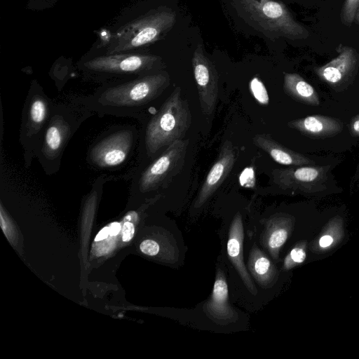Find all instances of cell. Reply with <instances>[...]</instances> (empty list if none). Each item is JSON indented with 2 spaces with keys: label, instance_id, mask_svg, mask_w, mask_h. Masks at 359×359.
Masks as SVG:
<instances>
[{
  "label": "cell",
  "instance_id": "52a82bcc",
  "mask_svg": "<svg viewBox=\"0 0 359 359\" xmlns=\"http://www.w3.org/2000/svg\"><path fill=\"white\" fill-rule=\"evenodd\" d=\"M191 62L201 111L205 116L212 118L218 100L217 71L201 43L195 49Z\"/></svg>",
  "mask_w": 359,
  "mask_h": 359
},
{
  "label": "cell",
  "instance_id": "83f0119b",
  "mask_svg": "<svg viewBox=\"0 0 359 359\" xmlns=\"http://www.w3.org/2000/svg\"><path fill=\"white\" fill-rule=\"evenodd\" d=\"M109 235V226L104 227L102 230L99 231L95 238V241H100L108 237Z\"/></svg>",
  "mask_w": 359,
  "mask_h": 359
},
{
  "label": "cell",
  "instance_id": "ffe728a7",
  "mask_svg": "<svg viewBox=\"0 0 359 359\" xmlns=\"http://www.w3.org/2000/svg\"><path fill=\"white\" fill-rule=\"evenodd\" d=\"M248 266L253 276L262 285L271 284L276 278V270L274 266L257 246H254L251 250Z\"/></svg>",
  "mask_w": 359,
  "mask_h": 359
},
{
  "label": "cell",
  "instance_id": "5b68a950",
  "mask_svg": "<svg viewBox=\"0 0 359 359\" xmlns=\"http://www.w3.org/2000/svg\"><path fill=\"white\" fill-rule=\"evenodd\" d=\"M246 19L264 34L292 40L306 39L309 31L295 20L281 2L275 0H236Z\"/></svg>",
  "mask_w": 359,
  "mask_h": 359
},
{
  "label": "cell",
  "instance_id": "7c38bea8",
  "mask_svg": "<svg viewBox=\"0 0 359 359\" xmlns=\"http://www.w3.org/2000/svg\"><path fill=\"white\" fill-rule=\"evenodd\" d=\"M71 133V126L65 117L54 114L46 129L41 152L45 158L53 159L62 152Z\"/></svg>",
  "mask_w": 359,
  "mask_h": 359
},
{
  "label": "cell",
  "instance_id": "7402d4cb",
  "mask_svg": "<svg viewBox=\"0 0 359 359\" xmlns=\"http://www.w3.org/2000/svg\"><path fill=\"white\" fill-rule=\"evenodd\" d=\"M306 241L297 243L285 257L283 269L287 271L302 264L306 258Z\"/></svg>",
  "mask_w": 359,
  "mask_h": 359
},
{
  "label": "cell",
  "instance_id": "8992f818",
  "mask_svg": "<svg viewBox=\"0 0 359 359\" xmlns=\"http://www.w3.org/2000/svg\"><path fill=\"white\" fill-rule=\"evenodd\" d=\"M189 140H177L142 172L137 185L142 192L167 187L182 170L187 156Z\"/></svg>",
  "mask_w": 359,
  "mask_h": 359
},
{
  "label": "cell",
  "instance_id": "5bb4252c",
  "mask_svg": "<svg viewBox=\"0 0 359 359\" xmlns=\"http://www.w3.org/2000/svg\"><path fill=\"white\" fill-rule=\"evenodd\" d=\"M255 146L269 154L273 161L284 165H299L309 163V161L290 149L282 146L270 135L258 134L253 137Z\"/></svg>",
  "mask_w": 359,
  "mask_h": 359
},
{
  "label": "cell",
  "instance_id": "4316f807",
  "mask_svg": "<svg viewBox=\"0 0 359 359\" xmlns=\"http://www.w3.org/2000/svg\"><path fill=\"white\" fill-rule=\"evenodd\" d=\"M135 229L133 223L126 222L122 228V240L124 242L130 241L134 235Z\"/></svg>",
  "mask_w": 359,
  "mask_h": 359
},
{
  "label": "cell",
  "instance_id": "3957f363",
  "mask_svg": "<svg viewBox=\"0 0 359 359\" xmlns=\"http://www.w3.org/2000/svg\"><path fill=\"white\" fill-rule=\"evenodd\" d=\"M170 84V76L158 71L130 80L104 83L95 93L100 109L129 112L157 98Z\"/></svg>",
  "mask_w": 359,
  "mask_h": 359
},
{
  "label": "cell",
  "instance_id": "cb8c5ba5",
  "mask_svg": "<svg viewBox=\"0 0 359 359\" xmlns=\"http://www.w3.org/2000/svg\"><path fill=\"white\" fill-rule=\"evenodd\" d=\"M250 88L254 97L262 104H267L269 97L265 86L257 77H254L250 83Z\"/></svg>",
  "mask_w": 359,
  "mask_h": 359
},
{
  "label": "cell",
  "instance_id": "2e32d148",
  "mask_svg": "<svg viewBox=\"0 0 359 359\" xmlns=\"http://www.w3.org/2000/svg\"><path fill=\"white\" fill-rule=\"evenodd\" d=\"M292 226V219L288 216H277L269 221L264 240L274 259H277L280 249L288 239Z\"/></svg>",
  "mask_w": 359,
  "mask_h": 359
},
{
  "label": "cell",
  "instance_id": "ba28073f",
  "mask_svg": "<svg viewBox=\"0 0 359 359\" xmlns=\"http://www.w3.org/2000/svg\"><path fill=\"white\" fill-rule=\"evenodd\" d=\"M134 141V133L123 129L100 140L90 149V160L100 168L122 164L128 158Z\"/></svg>",
  "mask_w": 359,
  "mask_h": 359
},
{
  "label": "cell",
  "instance_id": "e0dca14e",
  "mask_svg": "<svg viewBox=\"0 0 359 359\" xmlns=\"http://www.w3.org/2000/svg\"><path fill=\"white\" fill-rule=\"evenodd\" d=\"M288 126L302 133L316 136L331 135L341 128V124L339 121L320 116H311L294 120L290 122Z\"/></svg>",
  "mask_w": 359,
  "mask_h": 359
},
{
  "label": "cell",
  "instance_id": "30bf717a",
  "mask_svg": "<svg viewBox=\"0 0 359 359\" xmlns=\"http://www.w3.org/2000/svg\"><path fill=\"white\" fill-rule=\"evenodd\" d=\"M339 55L316 70L318 76L332 84H337L351 75L359 64V56L355 49L339 46Z\"/></svg>",
  "mask_w": 359,
  "mask_h": 359
},
{
  "label": "cell",
  "instance_id": "d6986e66",
  "mask_svg": "<svg viewBox=\"0 0 359 359\" xmlns=\"http://www.w3.org/2000/svg\"><path fill=\"white\" fill-rule=\"evenodd\" d=\"M50 111V104L42 94L35 93L29 100L27 111V135L31 137L45 126Z\"/></svg>",
  "mask_w": 359,
  "mask_h": 359
},
{
  "label": "cell",
  "instance_id": "6da1fadb",
  "mask_svg": "<svg viewBox=\"0 0 359 359\" xmlns=\"http://www.w3.org/2000/svg\"><path fill=\"white\" fill-rule=\"evenodd\" d=\"M176 22V13L163 6L144 1L130 3L102 29L91 48L106 54L146 52L165 38Z\"/></svg>",
  "mask_w": 359,
  "mask_h": 359
},
{
  "label": "cell",
  "instance_id": "f546056e",
  "mask_svg": "<svg viewBox=\"0 0 359 359\" xmlns=\"http://www.w3.org/2000/svg\"><path fill=\"white\" fill-rule=\"evenodd\" d=\"M352 129L355 133L359 134V118L352 124Z\"/></svg>",
  "mask_w": 359,
  "mask_h": 359
},
{
  "label": "cell",
  "instance_id": "9c48e42d",
  "mask_svg": "<svg viewBox=\"0 0 359 359\" xmlns=\"http://www.w3.org/2000/svg\"><path fill=\"white\" fill-rule=\"evenodd\" d=\"M236 153L230 140L222 145L217 160L213 163L198 191L195 206L201 207L218 189L228 177L235 164Z\"/></svg>",
  "mask_w": 359,
  "mask_h": 359
},
{
  "label": "cell",
  "instance_id": "9a60e30c",
  "mask_svg": "<svg viewBox=\"0 0 359 359\" xmlns=\"http://www.w3.org/2000/svg\"><path fill=\"white\" fill-rule=\"evenodd\" d=\"M206 310L216 320L228 321L233 318L234 313L229 304L228 285L221 271L217 274L211 298L206 305Z\"/></svg>",
  "mask_w": 359,
  "mask_h": 359
},
{
  "label": "cell",
  "instance_id": "44dd1931",
  "mask_svg": "<svg viewBox=\"0 0 359 359\" xmlns=\"http://www.w3.org/2000/svg\"><path fill=\"white\" fill-rule=\"evenodd\" d=\"M344 236L343 222L341 218L330 220L325 229L314 242H311V250L314 252H326L336 247Z\"/></svg>",
  "mask_w": 359,
  "mask_h": 359
},
{
  "label": "cell",
  "instance_id": "603a6c76",
  "mask_svg": "<svg viewBox=\"0 0 359 359\" xmlns=\"http://www.w3.org/2000/svg\"><path fill=\"white\" fill-rule=\"evenodd\" d=\"M358 6L359 0H345L340 15L343 24L348 27L351 25Z\"/></svg>",
  "mask_w": 359,
  "mask_h": 359
},
{
  "label": "cell",
  "instance_id": "8fae6325",
  "mask_svg": "<svg viewBox=\"0 0 359 359\" xmlns=\"http://www.w3.org/2000/svg\"><path fill=\"white\" fill-rule=\"evenodd\" d=\"M243 225L242 217L238 212L230 226L227 241L228 256L248 289L253 294L257 292L243 262Z\"/></svg>",
  "mask_w": 359,
  "mask_h": 359
},
{
  "label": "cell",
  "instance_id": "f1b7e54d",
  "mask_svg": "<svg viewBox=\"0 0 359 359\" xmlns=\"http://www.w3.org/2000/svg\"><path fill=\"white\" fill-rule=\"evenodd\" d=\"M121 224L118 222H113L109 226V236L117 235L121 230Z\"/></svg>",
  "mask_w": 359,
  "mask_h": 359
},
{
  "label": "cell",
  "instance_id": "484cf974",
  "mask_svg": "<svg viewBox=\"0 0 359 359\" xmlns=\"http://www.w3.org/2000/svg\"><path fill=\"white\" fill-rule=\"evenodd\" d=\"M140 248L141 251L147 255H156L160 250L159 245L153 240H145L140 244Z\"/></svg>",
  "mask_w": 359,
  "mask_h": 359
},
{
  "label": "cell",
  "instance_id": "7a4b0ae2",
  "mask_svg": "<svg viewBox=\"0 0 359 359\" xmlns=\"http://www.w3.org/2000/svg\"><path fill=\"white\" fill-rule=\"evenodd\" d=\"M162 58L149 52L102 53L90 48L77 62L83 76L104 83L130 80L161 71Z\"/></svg>",
  "mask_w": 359,
  "mask_h": 359
},
{
  "label": "cell",
  "instance_id": "4dcf8cb0",
  "mask_svg": "<svg viewBox=\"0 0 359 359\" xmlns=\"http://www.w3.org/2000/svg\"><path fill=\"white\" fill-rule=\"evenodd\" d=\"M356 24L359 25V6L357 8V11H356V13H355V18H354V20H353Z\"/></svg>",
  "mask_w": 359,
  "mask_h": 359
},
{
  "label": "cell",
  "instance_id": "277c9868",
  "mask_svg": "<svg viewBox=\"0 0 359 359\" xmlns=\"http://www.w3.org/2000/svg\"><path fill=\"white\" fill-rule=\"evenodd\" d=\"M191 123L189 102L182 97L180 87H175L147 125L144 135L147 155L153 157L160 149L183 139Z\"/></svg>",
  "mask_w": 359,
  "mask_h": 359
},
{
  "label": "cell",
  "instance_id": "ac0fdd59",
  "mask_svg": "<svg viewBox=\"0 0 359 359\" xmlns=\"http://www.w3.org/2000/svg\"><path fill=\"white\" fill-rule=\"evenodd\" d=\"M283 88L288 95L296 100L309 104H319L313 88L297 74H284Z\"/></svg>",
  "mask_w": 359,
  "mask_h": 359
},
{
  "label": "cell",
  "instance_id": "4fadbf2b",
  "mask_svg": "<svg viewBox=\"0 0 359 359\" xmlns=\"http://www.w3.org/2000/svg\"><path fill=\"white\" fill-rule=\"evenodd\" d=\"M321 170L313 167H299L275 169L272 171L273 182L283 189H306L311 182L317 181Z\"/></svg>",
  "mask_w": 359,
  "mask_h": 359
},
{
  "label": "cell",
  "instance_id": "d4e9b609",
  "mask_svg": "<svg viewBox=\"0 0 359 359\" xmlns=\"http://www.w3.org/2000/svg\"><path fill=\"white\" fill-rule=\"evenodd\" d=\"M60 0H27L26 8L33 11H42L54 7Z\"/></svg>",
  "mask_w": 359,
  "mask_h": 359
}]
</instances>
